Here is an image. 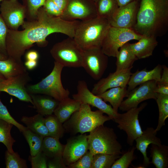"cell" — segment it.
<instances>
[{
  "mask_svg": "<svg viewBox=\"0 0 168 168\" xmlns=\"http://www.w3.org/2000/svg\"><path fill=\"white\" fill-rule=\"evenodd\" d=\"M63 12L65 9L68 0H52ZM63 14V13H62Z\"/></svg>",
  "mask_w": 168,
  "mask_h": 168,
  "instance_id": "c3c4849f",
  "label": "cell"
},
{
  "mask_svg": "<svg viewBox=\"0 0 168 168\" xmlns=\"http://www.w3.org/2000/svg\"><path fill=\"white\" fill-rule=\"evenodd\" d=\"M155 92L157 93L168 95V86L156 84Z\"/></svg>",
  "mask_w": 168,
  "mask_h": 168,
  "instance_id": "7dc6e473",
  "label": "cell"
},
{
  "mask_svg": "<svg viewBox=\"0 0 168 168\" xmlns=\"http://www.w3.org/2000/svg\"><path fill=\"white\" fill-rule=\"evenodd\" d=\"M28 142L30 156H33L42 151L44 137L26 128L22 132Z\"/></svg>",
  "mask_w": 168,
  "mask_h": 168,
  "instance_id": "f546056e",
  "label": "cell"
},
{
  "mask_svg": "<svg viewBox=\"0 0 168 168\" xmlns=\"http://www.w3.org/2000/svg\"><path fill=\"white\" fill-rule=\"evenodd\" d=\"M93 155L89 151L75 162L67 166V168H92Z\"/></svg>",
  "mask_w": 168,
  "mask_h": 168,
  "instance_id": "ab89813d",
  "label": "cell"
},
{
  "mask_svg": "<svg viewBox=\"0 0 168 168\" xmlns=\"http://www.w3.org/2000/svg\"><path fill=\"white\" fill-rule=\"evenodd\" d=\"M21 121L33 132L44 138L50 136L44 123V116L40 114L30 117L23 116Z\"/></svg>",
  "mask_w": 168,
  "mask_h": 168,
  "instance_id": "4316f807",
  "label": "cell"
},
{
  "mask_svg": "<svg viewBox=\"0 0 168 168\" xmlns=\"http://www.w3.org/2000/svg\"><path fill=\"white\" fill-rule=\"evenodd\" d=\"M43 7L51 15L61 17L62 14L63 12L52 0H46Z\"/></svg>",
  "mask_w": 168,
  "mask_h": 168,
  "instance_id": "7bdbcfd3",
  "label": "cell"
},
{
  "mask_svg": "<svg viewBox=\"0 0 168 168\" xmlns=\"http://www.w3.org/2000/svg\"><path fill=\"white\" fill-rule=\"evenodd\" d=\"M157 82L151 80L139 85L128 92L127 98L123 100L119 107L122 111H127L138 107L139 104L146 100L156 98L157 93L155 89Z\"/></svg>",
  "mask_w": 168,
  "mask_h": 168,
  "instance_id": "5bb4252c",
  "label": "cell"
},
{
  "mask_svg": "<svg viewBox=\"0 0 168 168\" xmlns=\"http://www.w3.org/2000/svg\"><path fill=\"white\" fill-rule=\"evenodd\" d=\"M110 27L107 19L98 16L81 21L73 38L83 50L101 48L103 40Z\"/></svg>",
  "mask_w": 168,
  "mask_h": 168,
  "instance_id": "3957f363",
  "label": "cell"
},
{
  "mask_svg": "<svg viewBox=\"0 0 168 168\" xmlns=\"http://www.w3.org/2000/svg\"><path fill=\"white\" fill-rule=\"evenodd\" d=\"M96 5L97 16L108 20L119 7L115 0H99Z\"/></svg>",
  "mask_w": 168,
  "mask_h": 168,
  "instance_id": "4dcf8cb0",
  "label": "cell"
},
{
  "mask_svg": "<svg viewBox=\"0 0 168 168\" xmlns=\"http://www.w3.org/2000/svg\"><path fill=\"white\" fill-rule=\"evenodd\" d=\"M162 71V66L158 64L154 68L148 71L146 68L141 70H138L131 75L128 85V92L141 84L151 80L158 81Z\"/></svg>",
  "mask_w": 168,
  "mask_h": 168,
  "instance_id": "d6986e66",
  "label": "cell"
},
{
  "mask_svg": "<svg viewBox=\"0 0 168 168\" xmlns=\"http://www.w3.org/2000/svg\"><path fill=\"white\" fill-rule=\"evenodd\" d=\"M132 29L142 35L157 38L165 35L168 30V0H140Z\"/></svg>",
  "mask_w": 168,
  "mask_h": 168,
  "instance_id": "7a4b0ae2",
  "label": "cell"
},
{
  "mask_svg": "<svg viewBox=\"0 0 168 168\" xmlns=\"http://www.w3.org/2000/svg\"><path fill=\"white\" fill-rule=\"evenodd\" d=\"M3 0H0V2L2 1Z\"/></svg>",
  "mask_w": 168,
  "mask_h": 168,
  "instance_id": "11a10c76",
  "label": "cell"
},
{
  "mask_svg": "<svg viewBox=\"0 0 168 168\" xmlns=\"http://www.w3.org/2000/svg\"><path fill=\"white\" fill-rule=\"evenodd\" d=\"M87 136L88 150L93 155L104 153L120 155L122 146L112 128L100 125L89 132Z\"/></svg>",
  "mask_w": 168,
  "mask_h": 168,
  "instance_id": "5b68a950",
  "label": "cell"
},
{
  "mask_svg": "<svg viewBox=\"0 0 168 168\" xmlns=\"http://www.w3.org/2000/svg\"><path fill=\"white\" fill-rule=\"evenodd\" d=\"M8 58V56L0 53V60H4Z\"/></svg>",
  "mask_w": 168,
  "mask_h": 168,
  "instance_id": "816d5d0a",
  "label": "cell"
},
{
  "mask_svg": "<svg viewBox=\"0 0 168 168\" xmlns=\"http://www.w3.org/2000/svg\"><path fill=\"white\" fill-rule=\"evenodd\" d=\"M6 168H27L26 161L21 158L17 152L13 153L7 150L5 153Z\"/></svg>",
  "mask_w": 168,
  "mask_h": 168,
  "instance_id": "8d00e7d4",
  "label": "cell"
},
{
  "mask_svg": "<svg viewBox=\"0 0 168 168\" xmlns=\"http://www.w3.org/2000/svg\"><path fill=\"white\" fill-rule=\"evenodd\" d=\"M77 92L72 95L73 99L81 104H86L96 107L104 113L106 114L111 120H113L118 114L112 106L107 104L100 97L94 94L88 87L84 80H79L77 86Z\"/></svg>",
  "mask_w": 168,
  "mask_h": 168,
  "instance_id": "8fae6325",
  "label": "cell"
},
{
  "mask_svg": "<svg viewBox=\"0 0 168 168\" xmlns=\"http://www.w3.org/2000/svg\"><path fill=\"white\" fill-rule=\"evenodd\" d=\"M25 58L26 60L37 61L39 58V54L37 51L30 50L26 53Z\"/></svg>",
  "mask_w": 168,
  "mask_h": 168,
  "instance_id": "bcb514c9",
  "label": "cell"
},
{
  "mask_svg": "<svg viewBox=\"0 0 168 168\" xmlns=\"http://www.w3.org/2000/svg\"><path fill=\"white\" fill-rule=\"evenodd\" d=\"M136 43L130 44L131 48L138 59L145 58L152 55L158 45L156 38L150 36L142 35Z\"/></svg>",
  "mask_w": 168,
  "mask_h": 168,
  "instance_id": "44dd1931",
  "label": "cell"
},
{
  "mask_svg": "<svg viewBox=\"0 0 168 168\" xmlns=\"http://www.w3.org/2000/svg\"><path fill=\"white\" fill-rule=\"evenodd\" d=\"M142 36L131 29L110 26L103 40L101 49L108 57H116L122 45L131 40H138Z\"/></svg>",
  "mask_w": 168,
  "mask_h": 168,
  "instance_id": "ba28073f",
  "label": "cell"
},
{
  "mask_svg": "<svg viewBox=\"0 0 168 168\" xmlns=\"http://www.w3.org/2000/svg\"><path fill=\"white\" fill-rule=\"evenodd\" d=\"M0 119L3 120L11 123L16 126L21 132H22L26 127L17 122L11 115L6 107L2 102L0 98Z\"/></svg>",
  "mask_w": 168,
  "mask_h": 168,
  "instance_id": "f35d334b",
  "label": "cell"
},
{
  "mask_svg": "<svg viewBox=\"0 0 168 168\" xmlns=\"http://www.w3.org/2000/svg\"><path fill=\"white\" fill-rule=\"evenodd\" d=\"M46 0H22L26 10V18L30 21L36 19L39 9Z\"/></svg>",
  "mask_w": 168,
  "mask_h": 168,
  "instance_id": "d590c367",
  "label": "cell"
},
{
  "mask_svg": "<svg viewBox=\"0 0 168 168\" xmlns=\"http://www.w3.org/2000/svg\"><path fill=\"white\" fill-rule=\"evenodd\" d=\"M34 107L38 113L44 116L52 114L59 104V101L46 95L30 94Z\"/></svg>",
  "mask_w": 168,
  "mask_h": 168,
  "instance_id": "7402d4cb",
  "label": "cell"
},
{
  "mask_svg": "<svg viewBox=\"0 0 168 168\" xmlns=\"http://www.w3.org/2000/svg\"><path fill=\"white\" fill-rule=\"evenodd\" d=\"M108 57L101 48L83 50L82 67L94 79H100L108 64Z\"/></svg>",
  "mask_w": 168,
  "mask_h": 168,
  "instance_id": "30bf717a",
  "label": "cell"
},
{
  "mask_svg": "<svg viewBox=\"0 0 168 168\" xmlns=\"http://www.w3.org/2000/svg\"><path fill=\"white\" fill-rule=\"evenodd\" d=\"M0 5V14L8 29L18 30L25 21V6L18 0H3Z\"/></svg>",
  "mask_w": 168,
  "mask_h": 168,
  "instance_id": "4fadbf2b",
  "label": "cell"
},
{
  "mask_svg": "<svg viewBox=\"0 0 168 168\" xmlns=\"http://www.w3.org/2000/svg\"><path fill=\"white\" fill-rule=\"evenodd\" d=\"M136 147H133L123 155L117 159L111 167V168H128L132 161L135 159L134 155Z\"/></svg>",
  "mask_w": 168,
  "mask_h": 168,
  "instance_id": "74e56055",
  "label": "cell"
},
{
  "mask_svg": "<svg viewBox=\"0 0 168 168\" xmlns=\"http://www.w3.org/2000/svg\"><path fill=\"white\" fill-rule=\"evenodd\" d=\"M157 132L152 127H147L143 131L141 135L135 140L136 147L139 151L143 156V166L147 167L151 163L150 159L147 155V150L149 145L153 144L157 145L161 144L160 139L156 135Z\"/></svg>",
  "mask_w": 168,
  "mask_h": 168,
  "instance_id": "ffe728a7",
  "label": "cell"
},
{
  "mask_svg": "<svg viewBox=\"0 0 168 168\" xmlns=\"http://www.w3.org/2000/svg\"><path fill=\"white\" fill-rule=\"evenodd\" d=\"M81 105L79 102L69 97L59 102L54 113L63 123L78 110Z\"/></svg>",
  "mask_w": 168,
  "mask_h": 168,
  "instance_id": "484cf974",
  "label": "cell"
},
{
  "mask_svg": "<svg viewBox=\"0 0 168 168\" xmlns=\"http://www.w3.org/2000/svg\"><path fill=\"white\" fill-rule=\"evenodd\" d=\"M147 105V103L144 102L139 107L132 108L124 113H118L117 117L113 120L118 124L117 127L126 133L127 142L130 146L133 145L134 140L142 133L138 115Z\"/></svg>",
  "mask_w": 168,
  "mask_h": 168,
  "instance_id": "9c48e42d",
  "label": "cell"
},
{
  "mask_svg": "<svg viewBox=\"0 0 168 168\" xmlns=\"http://www.w3.org/2000/svg\"><path fill=\"white\" fill-rule=\"evenodd\" d=\"M27 72L22 60L8 57L0 60V73L6 79L13 77Z\"/></svg>",
  "mask_w": 168,
  "mask_h": 168,
  "instance_id": "603a6c76",
  "label": "cell"
},
{
  "mask_svg": "<svg viewBox=\"0 0 168 168\" xmlns=\"http://www.w3.org/2000/svg\"><path fill=\"white\" fill-rule=\"evenodd\" d=\"M119 155L97 153L93 155L92 168H110Z\"/></svg>",
  "mask_w": 168,
  "mask_h": 168,
  "instance_id": "e575fe53",
  "label": "cell"
},
{
  "mask_svg": "<svg viewBox=\"0 0 168 168\" xmlns=\"http://www.w3.org/2000/svg\"><path fill=\"white\" fill-rule=\"evenodd\" d=\"M96 3L99 0H93Z\"/></svg>",
  "mask_w": 168,
  "mask_h": 168,
  "instance_id": "db71d44e",
  "label": "cell"
},
{
  "mask_svg": "<svg viewBox=\"0 0 168 168\" xmlns=\"http://www.w3.org/2000/svg\"><path fill=\"white\" fill-rule=\"evenodd\" d=\"M140 0H115L119 7L125 5L134 1H140Z\"/></svg>",
  "mask_w": 168,
  "mask_h": 168,
  "instance_id": "f907efd6",
  "label": "cell"
},
{
  "mask_svg": "<svg viewBox=\"0 0 168 168\" xmlns=\"http://www.w3.org/2000/svg\"><path fill=\"white\" fill-rule=\"evenodd\" d=\"M87 136L84 133L67 140L63 154V162L67 166L77 161L88 151Z\"/></svg>",
  "mask_w": 168,
  "mask_h": 168,
  "instance_id": "e0dca14e",
  "label": "cell"
},
{
  "mask_svg": "<svg viewBox=\"0 0 168 168\" xmlns=\"http://www.w3.org/2000/svg\"><path fill=\"white\" fill-rule=\"evenodd\" d=\"M97 16L96 3L93 0H68L66 7L60 17L71 21Z\"/></svg>",
  "mask_w": 168,
  "mask_h": 168,
  "instance_id": "7c38bea8",
  "label": "cell"
},
{
  "mask_svg": "<svg viewBox=\"0 0 168 168\" xmlns=\"http://www.w3.org/2000/svg\"><path fill=\"white\" fill-rule=\"evenodd\" d=\"M103 113L99 110L92 111L89 105L81 104L78 110L64 122L63 126L65 131L74 135L78 133L83 134L90 132L111 120L108 116L104 115Z\"/></svg>",
  "mask_w": 168,
  "mask_h": 168,
  "instance_id": "277c9868",
  "label": "cell"
},
{
  "mask_svg": "<svg viewBox=\"0 0 168 168\" xmlns=\"http://www.w3.org/2000/svg\"><path fill=\"white\" fill-rule=\"evenodd\" d=\"M131 69L115 71L110 73L106 77L101 78L94 84L91 91L96 95L101 93L111 88L127 87L131 75Z\"/></svg>",
  "mask_w": 168,
  "mask_h": 168,
  "instance_id": "ac0fdd59",
  "label": "cell"
},
{
  "mask_svg": "<svg viewBox=\"0 0 168 168\" xmlns=\"http://www.w3.org/2000/svg\"><path fill=\"white\" fill-rule=\"evenodd\" d=\"M162 71L160 80L157 84L168 86V68L165 65L162 66Z\"/></svg>",
  "mask_w": 168,
  "mask_h": 168,
  "instance_id": "f6af8a7d",
  "label": "cell"
},
{
  "mask_svg": "<svg viewBox=\"0 0 168 168\" xmlns=\"http://www.w3.org/2000/svg\"><path fill=\"white\" fill-rule=\"evenodd\" d=\"M59 139L51 136L44 138L42 151L48 158L63 157L65 145L60 142Z\"/></svg>",
  "mask_w": 168,
  "mask_h": 168,
  "instance_id": "83f0119b",
  "label": "cell"
},
{
  "mask_svg": "<svg viewBox=\"0 0 168 168\" xmlns=\"http://www.w3.org/2000/svg\"><path fill=\"white\" fill-rule=\"evenodd\" d=\"M30 79L26 72L15 77L5 79L0 82V92H5L17 98L20 100L33 105L26 85Z\"/></svg>",
  "mask_w": 168,
  "mask_h": 168,
  "instance_id": "9a60e30c",
  "label": "cell"
},
{
  "mask_svg": "<svg viewBox=\"0 0 168 168\" xmlns=\"http://www.w3.org/2000/svg\"><path fill=\"white\" fill-rule=\"evenodd\" d=\"M80 21H67L60 17L48 14L43 7L39 10L36 19L25 21L21 30L8 29L6 47L8 57L21 60L26 50L36 44L38 46H46L47 37L55 33L65 34L73 38Z\"/></svg>",
  "mask_w": 168,
  "mask_h": 168,
  "instance_id": "6da1fadb",
  "label": "cell"
},
{
  "mask_svg": "<svg viewBox=\"0 0 168 168\" xmlns=\"http://www.w3.org/2000/svg\"><path fill=\"white\" fill-rule=\"evenodd\" d=\"M140 1L119 7L108 20L111 26L132 29L136 24Z\"/></svg>",
  "mask_w": 168,
  "mask_h": 168,
  "instance_id": "2e32d148",
  "label": "cell"
},
{
  "mask_svg": "<svg viewBox=\"0 0 168 168\" xmlns=\"http://www.w3.org/2000/svg\"><path fill=\"white\" fill-rule=\"evenodd\" d=\"M32 168H47L48 158L42 151L35 156L28 158Z\"/></svg>",
  "mask_w": 168,
  "mask_h": 168,
  "instance_id": "60d3db41",
  "label": "cell"
},
{
  "mask_svg": "<svg viewBox=\"0 0 168 168\" xmlns=\"http://www.w3.org/2000/svg\"><path fill=\"white\" fill-rule=\"evenodd\" d=\"M37 64V61L36 60H26L24 63V66L26 68L29 70H32L35 68Z\"/></svg>",
  "mask_w": 168,
  "mask_h": 168,
  "instance_id": "681fc988",
  "label": "cell"
},
{
  "mask_svg": "<svg viewBox=\"0 0 168 168\" xmlns=\"http://www.w3.org/2000/svg\"><path fill=\"white\" fill-rule=\"evenodd\" d=\"M47 166L49 168H67L62 157L48 158Z\"/></svg>",
  "mask_w": 168,
  "mask_h": 168,
  "instance_id": "ee69618b",
  "label": "cell"
},
{
  "mask_svg": "<svg viewBox=\"0 0 168 168\" xmlns=\"http://www.w3.org/2000/svg\"><path fill=\"white\" fill-rule=\"evenodd\" d=\"M4 77L0 73V82L5 79Z\"/></svg>",
  "mask_w": 168,
  "mask_h": 168,
  "instance_id": "f5cc1de1",
  "label": "cell"
},
{
  "mask_svg": "<svg viewBox=\"0 0 168 168\" xmlns=\"http://www.w3.org/2000/svg\"><path fill=\"white\" fill-rule=\"evenodd\" d=\"M8 29L0 14V53L7 56L6 41Z\"/></svg>",
  "mask_w": 168,
  "mask_h": 168,
  "instance_id": "b9f144b4",
  "label": "cell"
},
{
  "mask_svg": "<svg viewBox=\"0 0 168 168\" xmlns=\"http://www.w3.org/2000/svg\"><path fill=\"white\" fill-rule=\"evenodd\" d=\"M13 126L12 124L0 119V142L3 143L7 150L11 153L14 152L12 146L16 142L11 133Z\"/></svg>",
  "mask_w": 168,
  "mask_h": 168,
  "instance_id": "1f68e13d",
  "label": "cell"
},
{
  "mask_svg": "<svg viewBox=\"0 0 168 168\" xmlns=\"http://www.w3.org/2000/svg\"><path fill=\"white\" fill-rule=\"evenodd\" d=\"M44 122L50 136L59 138L63 137L65 130L62 123L54 114L46 116Z\"/></svg>",
  "mask_w": 168,
  "mask_h": 168,
  "instance_id": "d6a6232c",
  "label": "cell"
},
{
  "mask_svg": "<svg viewBox=\"0 0 168 168\" xmlns=\"http://www.w3.org/2000/svg\"><path fill=\"white\" fill-rule=\"evenodd\" d=\"M64 67L54 61L50 73L39 82L26 87L30 94H39L50 96L59 102L69 97L70 91L63 87L61 75Z\"/></svg>",
  "mask_w": 168,
  "mask_h": 168,
  "instance_id": "8992f818",
  "label": "cell"
},
{
  "mask_svg": "<svg viewBox=\"0 0 168 168\" xmlns=\"http://www.w3.org/2000/svg\"><path fill=\"white\" fill-rule=\"evenodd\" d=\"M159 110V117L156 130H160L165 125V122L168 117V95L157 93L155 99Z\"/></svg>",
  "mask_w": 168,
  "mask_h": 168,
  "instance_id": "836d02e7",
  "label": "cell"
},
{
  "mask_svg": "<svg viewBox=\"0 0 168 168\" xmlns=\"http://www.w3.org/2000/svg\"><path fill=\"white\" fill-rule=\"evenodd\" d=\"M128 93L127 86L117 87L109 89L96 95L101 98L105 102H109L113 109L118 112L124 98L127 96Z\"/></svg>",
  "mask_w": 168,
  "mask_h": 168,
  "instance_id": "d4e9b609",
  "label": "cell"
},
{
  "mask_svg": "<svg viewBox=\"0 0 168 168\" xmlns=\"http://www.w3.org/2000/svg\"><path fill=\"white\" fill-rule=\"evenodd\" d=\"M151 157L153 164L156 168L168 167V146L164 144H151Z\"/></svg>",
  "mask_w": 168,
  "mask_h": 168,
  "instance_id": "f1b7e54d",
  "label": "cell"
},
{
  "mask_svg": "<svg viewBox=\"0 0 168 168\" xmlns=\"http://www.w3.org/2000/svg\"><path fill=\"white\" fill-rule=\"evenodd\" d=\"M116 57V71L132 69L133 63L138 59L128 42L120 47Z\"/></svg>",
  "mask_w": 168,
  "mask_h": 168,
  "instance_id": "cb8c5ba5",
  "label": "cell"
},
{
  "mask_svg": "<svg viewBox=\"0 0 168 168\" xmlns=\"http://www.w3.org/2000/svg\"><path fill=\"white\" fill-rule=\"evenodd\" d=\"M50 53L55 61L64 67H82L83 50L73 38L68 37L55 44L51 49Z\"/></svg>",
  "mask_w": 168,
  "mask_h": 168,
  "instance_id": "52a82bcc",
  "label": "cell"
}]
</instances>
